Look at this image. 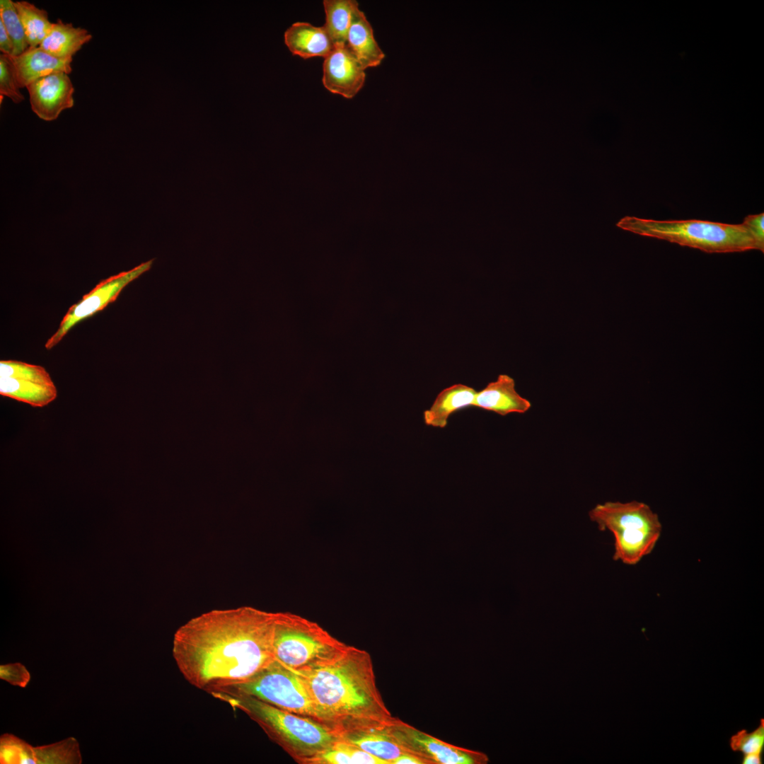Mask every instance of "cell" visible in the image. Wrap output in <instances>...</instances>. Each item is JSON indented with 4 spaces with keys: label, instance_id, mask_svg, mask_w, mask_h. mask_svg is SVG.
I'll use <instances>...</instances> for the list:
<instances>
[{
    "label": "cell",
    "instance_id": "obj_10",
    "mask_svg": "<svg viewBox=\"0 0 764 764\" xmlns=\"http://www.w3.org/2000/svg\"><path fill=\"white\" fill-rule=\"evenodd\" d=\"M589 516L599 530L609 531L613 535L661 533L662 530L657 514L649 505L637 501L598 504L589 511Z\"/></svg>",
    "mask_w": 764,
    "mask_h": 764
},
{
    "label": "cell",
    "instance_id": "obj_16",
    "mask_svg": "<svg viewBox=\"0 0 764 764\" xmlns=\"http://www.w3.org/2000/svg\"><path fill=\"white\" fill-rule=\"evenodd\" d=\"M284 42L292 54L305 59L325 58L335 47L324 26L306 22L292 24L284 33Z\"/></svg>",
    "mask_w": 764,
    "mask_h": 764
},
{
    "label": "cell",
    "instance_id": "obj_26",
    "mask_svg": "<svg viewBox=\"0 0 764 764\" xmlns=\"http://www.w3.org/2000/svg\"><path fill=\"white\" fill-rule=\"evenodd\" d=\"M20 88L12 57L1 53L0 54L1 102L2 98L6 96L14 103H21L25 98L20 91Z\"/></svg>",
    "mask_w": 764,
    "mask_h": 764
},
{
    "label": "cell",
    "instance_id": "obj_11",
    "mask_svg": "<svg viewBox=\"0 0 764 764\" xmlns=\"http://www.w3.org/2000/svg\"><path fill=\"white\" fill-rule=\"evenodd\" d=\"M81 762L79 743L74 737L38 747H33L11 734H4L0 737L1 764H80Z\"/></svg>",
    "mask_w": 764,
    "mask_h": 764
},
{
    "label": "cell",
    "instance_id": "obj_9",
    "mask_svg": "<svg viewBox=\"0 0 764 764\" xmlns=\"http://www.w3.org/2000/svg\"><path fill=\"white\" fill-rule=\"evenodd\" d=\"M0 395L42 407L56 399L57 389L45 367L8 359L0 361Z\"/></svg>",
    "mask_w": 764,
    "mask_h": 764
},
{
    "label": "cell",
    "instance_id": "obj_6",
    "mask_svg": "<svg viewBox=\"0 0 764 764\" xmlns=\"http://www.w3.org/2000/svg\"><path fill=\"white\" fill-rule=\"evenodd\" d=\"M214 693L253 697L320 722L304 676L275 659L250 679Z\"/></svg>",
    "mask_w": 764,
    "mask_h": 764
},
{
    "label": "cell",
    "instance_id": "obj_29",
    "mask_svg": "<svg viewBox=\"0 0 764 764\" xmlns=\"http://www.w3.org/2000/svg\"><path fill=\"white\" fill-rule=\"evenodd\" d=\"M0 50L2 54L13 56V45L1 21H0Z\"/></svg>",
    "mask_w": 764,
    "mask_h": 764
},
{
    "label": "cell",
    "instance_id": "obj_12",
    "mask_svg": "<svg viewBox=\"0 0 764 764\" xmlns=\"http://www.w3.org/2000/svg\"><path fill=\"white\" fill-rule=\"evenodd\" d=\"M30 107L45 121L55 120L61 112L74 106V87L69 74L54 71L29 83Z\"/></svg>",
    "mask_w": 764,
    "mask_h": 764
},
{
    "label": "cell",
    "instance_id": "obj_18",
    "mask_svg": "<svg viewBox=\"0 0 764 764\" xmlns=\"http://www.w3.org/2000/svg\"><path fill=\"white\" fill-rule=\"evenodd\" d=\"M346 45L364 69L379 66L385 58L371 25L359 6L353 13Z\"/></svg>",
    "mask_w": 764,
    "mask_h": 764
},
{
    "label": "cell",
    "instance_id": "obj_7",
    "mask_svg": "<svg viewBox=\"0 0 764 764\" xmlns=\"http://www.w3.org/2000/svg\"><path fill=\"white\" fill-rule=\"evenodd\" d=\"M385 728L405 752L417 756L424 764H483L489 760L482 752L446 743L397 717H393Z\"/></svg>",
    "mask_w": 764,
    "mask_h": 764
},
{
    "label": "cell",
    "instance_id": "obj_30",
    "mask_svg": "<svg viewBox=\"0 0 764 764\" xmlns=\"http://www.w3.org/2000/svg\"><path fill=\"white\" fill-rule=\"evenodd\" d=\"M392 764H424V762L417 758V756L409 753H403L395 759Z\"/></svg>",
    "mask_w": 764,
    "mask_h": 764
},
{
    "label": "cell",
    "instance_id": "obj_8",
    "mask_svg": "<svg viewBox=\"0 0 764 764\" xmlns=\"http://www.w3.org/2000/svg\"><path fill=\"white\" fill-rule=\"evenodd\" d=\"M153 262L154 259L148 260L128 271L101 280L68 309L55 332L45 342V347L47 350L52 349L74 325L114 302L126 286L151 269Z\"/></svg>",
    "mask_w": 764,
    "mask_h": 764
},
{
    "label": "cell",
    "instance_id": "obj_13",
    "mask_svg": "<svg viewBox=\"0 0 764 764\" xmlns=\"http://www.w3.org/2000/svg\"><path fill=\"white\" fill-rule=\"evenodd\" d=\"M365 70L346 45L335 46L324 58L323 86L332 93L351 99L364 85Z\"/></svg>",
    "mask_w": 764,
    "mask_h": 764
},
{
    "label": "cell",
    "instance_id": "obj_14",
    "mask_svg": "<svg viewBox=\"0 0 764 764\" xmlns=\"http://www.w3.org/2000/svg\"><path fill=\"white\" fill-rule=\"evenodd\" d=\"M338 738L392 764L405 751L381 725L352 724L334 729Z\"/></svg>",
    "mask_w": 764,
    "mask_h": 764
},
{
    "label": "cell",
    "instance_id": "obj_21",
    "mask_svg": "<svg viewBox=\"0 0 764 764\" xmlns=\"http://www.w3.org/2000/svg\"><path fill=\"white\" fill-rule=\"evenodd\" d=\"M613 560L628 565L637 564L654 550L661 533L641 532L630 535H613Z\"/></svg>",
    "mask_w": 764,
    "mask_h": 764
},
{
    "label": "cell",
    "instance_id": "obj_25",
    "mask_svg": "<svg viewBox=\"0 0 764 764\" xmlns=\"http://www.w3.org/2000/svg\"><path fill=\"white\" fill-rule=\"evenodd\" d=\"M729 746L732 751L742 755L756 753L763 755L764 751V720L761 719L759 725L751 731L741 729L732 735L729 739Z\"/></svg>",
    "mask_w": 764,
    "mask_h": 764
},
{
    "label": "cell",
    "instance_id": "obj_15",
    "mask_svg": "<svg viewBox=\"0 0 764 764\" xmlns=\"http://www.w3.org/2000/svg\"><path fill=\"white\" fill-rule=\"evenodd\" d=\"M473 407L505 416L511 413L523 414L531 407L530 401L516 390L515 381L507 374H500L477 392Z\"/></svg>",
    "mask_w": 764,
    "mask_h": 764
},
{
    "label": "cell",
    "instance_id": "obj_17",
    "mask_svg": "<svg viewBox=\"0 0 764 764\" xmlns=\"http://www.w3.org/2000/svg\"><path fill=\"white\" fill-rule=\"evenodd\" d=\"M21 88L54 71L70 74L72 58L55 57L40 47H29L23 54L11 57Z\"/></svg>",
    "mask_w": 764,
    "mask_h": 764
},
{
    "label": "cell",
    "instance_id": "obj_19",
    "mask_svg": "<svg viewBox=\"0 0 764 764\" xmlns=\"http://www.w3.org/2000/svg\"><path fill=\"white\" fill-rule=\"evenodd\" d=\"M477 391L468 386L457 383L442 390L429 409L423 413L426 425L444 428L451 415L457 410L472 406Z\"/></svg>",
    "mask_w": 764,
    "mask_h": 764
},
{
    "label": "cell",
    "instance_id": "obj_31",
    "mask_svg": "<svg viewBox=\"0 0 764 764\" xmlns=\"http://www.w3.org/2000/svg\"><path fill=\"white\" fill-rule=\"evenodd\" d=\"M763 755L750 753L742 755L741 763L742 764H761L763 763Z\"/></svg>",
    "mask_w": 764,
    "mask_h": 764
},
{
    "label": "cell",
    "instance_id": "obj_24",
    "mask_svg": "<svg viewBox=\"0 0 764 764\" xmlns=\"http://www.w3.org/2000/svg\"><path fill=\"white\" fill-rule=\"evenodd\" d=\"M0 21H2L12 41L13 45L12 57L18 56L23 54L30 47L13 1H0Z\"/></svg>",
    "mask_w": 764,
    "mask_h": 764
},
{
    "label": "cell",
    "instance_id": "obj_28",
    "mask_svg": "<svg viewBox=\"0 0 764 764\" xmlns=\"http://www.w3.org/2000/svg\"><path fill=\"white\" fill-rule=\"evenodd\" d=\"M750 232L762 253L764 252V214L748 215L742 223Z\"/></svg>",
    "mask_w": 764,
    "mask_h": 764
},
{
    "label": "cell",
    "instance_id": "obj_1",
    "mask_svg": "<svg viewBox=\"0 0 764 764\" xmlns=\"http://www.w3.org/2000/svg\"><path fill=\"white\" fill-rule=\"evenodd\" d=\"M275 613L250 606L216 609L175 632L172 654L185 679L209 694L243 683L274 659Z\"/></svg>",
    "mask_w": 764,
    "mask_h": 764
},
{
    "label": "cell",
    "instance_id": "obj_5",
    "mask_svg": "<svg viewBox=\"0 0 764 764\" xmlns=\"http://www.w3.org/2000/svg\"><path fill=\"white\" fill-rule=\"evenodd\" d=\"M347 647L315 622L291 613H275L274 659L300 674L330 662Z\"/></svg>",
    "mask_w": 764,
    "mask_h": 764
},
{
    "label": "cell",
    "instance_id": "obj_4",
    "mask_svg": "<svg viewBox=\"0 0 764 764\" xmlns=\"http://www.w3.org/2000/svg\"><path fill=\"white\" fill-rule=\"evenodd\" d=\"M617 226L634 233L664 240L708 253L760 250L757 243L743 224H731L696 219L654 220L625 216Z\"/></svg>",
    "mask_w": 764,
    "mask_h": 764
},
{
    "label": "cell",
    "instance_id": "obj_23",
    "mask_svg": "<svg viewBox=\"0 0 764 764\" xmlns=\"http://www.w3.org/2000/svg\"><path fill=\"white\" fill-rule=\"evenodd\" d=\"M14 4L29 47H39L53 25L47 11L27 1H15Z\"/></svg>",
    "mask_w": 764,
    "mask_h": 764
},
{
    "label": "cell",
    "instance_id": "obj_20",
    "mask_svg": "<svg viewBox=\"0 0 764 764\" xmlns=\"http://www.w3.org/2000/svg\"><path fill=\"white\" fill-rule=\"evenodd\" d=\"M91 39L88 30L57 19L39 47L55 57L72 58Z\"/></svg>",
    "mask_w": 764,
    "mask_h": 764
},
{
    "label": "cell",
    "instance_id": "obj_2",
    "mask_svg": "<svg viewBox=\"0 0 764 764\" xmlns=\"http://www.w3.org/2000/svg\"><path fill=\"white\" fill-rule=\"evenodd\" d=\"M308 685L321 722L381 725L393 716L376 685L371 655L349 646L336 659L301 674Z\"/></svg>",
    "mask_w": 764,
    "mask_h": 764
},
{
    "label": "cell",
    "instance_id": "obj_27",
    "mask_svg": "<svg viewBox=\"0 0 764 764\" xmlns=\"http://www.w3.org/2000/svg\"><path fill=\"white\" fill-rule=\"evenodd\" d=\"M0 678L13 685L25 688L30 680V674L20 663L8 664L0 666Z\"/></svg>",
    "mask_w": 764,
    "mask_h": 764
},
{
    "label": "cell",
    "instance_id": "obj_22",
    "mask_svg": "<svg viewBox=\"0 0 764 764\" xmlns=\"http://www.w3.org/2000/svg\"><path fill=\"white\" fill-rule=\"evenodd\" d=\"M325 23L323 25L335 46L345 45L355 8L354 0H324Z\"/></svg>",
    "mask_w": 764,
    "mask_h": 764
},
{
    "label": "cell",
    "instance_id": "obj_3",
    "mask_svg": "<svg viewBox=\"0 0 764 764\" xmlns=\"http://www.w3.org/2000/svg\"><path fill=\"white\" fill-rule=\"evenodd\" d=\"M255 721L296 762L308 764L338 740L334 729L314 719L274 707L257 698L223 693L211 694Z\"/></svg>",
    "mask_w": 764,
    "mask_h": 764
}]
</instances>
